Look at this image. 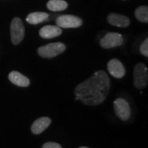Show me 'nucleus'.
Returning a JSON list of instances; mask_svg holds the SVG:
<instances>
[{
	"label": "nucleus",
	"mask_w": 148,
	"mask_h": 148,
	"mask_svg": "<svg viewBox=\"0 0 148 148\" xmlns=\"http://www.w3.org/2000/svg\"><path fill=\"white\" fill-rule=\"evenodd\" d=\"M66 45L64 43L57 42L48 44L38 49V53L40 57L46 58H54L65 51Z\"/></svg>",
	"instance_id": "f03ea898"
},
{
	"label": "nucleus",
	"mask_w": 148,
	"mask_h": 148,
	"mask_svg": "<svg viewBox=\"0 0 148 148\" xmlns=\"http://www.w3.org/2000/svg\"><path fill=\"white\" fill-rule=\"evenodd\" d=\"M42 148H62V147L58 143H53V142H49L45 143L43 145Z\"/></svg>",
	"instance_id": "f3484780"
},
{
	"label": "nucleus",
	"mask_w": 148,
	"mask_h": 148,
	"mask_svg": "<svg viewBox=\"0 0 148 148\" xmlns=\"http://www.w3.org/2000/svg\"><path fill=\"white\" fill-rule=\"evenodd\" d=\"M114 108L116 115L123 121L127 120L131 116L130 106L123 98H118L114 102Z\"/></svg>",
	"instance_id": "423d86ee"
},
{
	"label": "nucleus",
	"mask_w": 148,
	"mask_h": 148,
	"mask_svg": "<svg viewBox=\"0 0 148 148\" xmlns=\"http://www.w3.org/2000/svg\"><path fill=\"white\" fill-rule=\"evenodd\" d=\"M107 69L110 74L116 78H122L123 77H124L126 73L123 64H122L121 61L116 58H113L109 61L107 64Z\"/></svg>",
	"instance_id": "6e6552de"
},
{
	"label": "nucleus",
	"mask_w": 148,
	"mask_h": 148,
	"mask_svg": "<svg viewBox=\"0 0 148 148\" xmlns=\"http://www.w3.org/2000/svg\"><path fill=\"white\" fill-rule=\"evenodd\" d=\"M11 40L13 45H18L25 36V27L19 17L12 19L10 26Z\"/></svg>",
	"instance_id": "20e7f679"
},
{
	"label": "nucleus",
	"mask_w": 148,
	"mask_h": 148,
	"mask_svg": "<svg viewBox=\"0 0 148 148\" xmlns=\"http://www.w3.org/2000/svg\"><path fill=\"white\" fill-rule=\"evenodd\" d=\"M124 44V39L119 33L110 32L107 33L100 41V45L104 49L119 47Z\"/></svg>",
	"instance_id": "39448f33"
},
{
	"label": "nucleus",
	"mask_w": 148,
	"mask_h": 148,
	"mask_svg": "<svg viewBox=\"0 0 148 148\" xmlns=\"http://www.w3.org/2000/svg\"><path fill=\"white\" fill-rule=\"evenodd\" d=\"M135 16L139 21L147 23L148 22V8L147 6L138 7L135 10Z\"/></svg>",
	"instance_id": "2eb2a0df"
},
{
	"label": "nucleus",
	"mask_w": 148,
	"mask_h": 148,
	"mask_svg": "<svg viewBox=\"0 0 148 148\" xmlns=\"http://www.w3.org/2000/svg\"><path fill=\"white\" fill-rule=\"evenodd\" d=\"M62 34V29L57 26H45L43 27L40 32L39 35L40 36L44 39H52L54 37H57Z\"/></svg>",
	"instance_id": "9d476101"
},
{
	"label": "nucleus",
	"mask_w": 148,
	"mask_h": 148,
	"mask_svg": "<svg viewBox=\"0 0 148 148\" xmlns=\"http://www.w3.org/2000/svg\"><path fill=\"white\" fill-rule=\"evenodd\" d=\"M56 25L60 28H77L82 25V20L73 15H62L57 18Z\"/></svg>",
	"instance_id": "0eeeda50"
},
{
	"label": "nucleus",
	"mask_w": 148,
	"mask_h": 148,
	"mask_svg": "<svg viewBox=\"0 0 148 148\" xmlns=\"http://www.w3.org/2000/svg\"><path fill=\"white\" fill-rule=\"evenodd\" d=\"M110 89V80L106 72L99 70L75 88V95L84 105L95 106L105 101Z\"/></svg>",
	"instance_id": "f257e3e1"
},
{
	"label": "nucleus",
	"mask_w": 148,
	"mask_h": 148,
	"mask_svg": "<svg viewBox=\"0 0 148 148\" xmlns=\"http://www.w3.org/2000/svg\"><path fill=\"white\" fill-rule=\"evenodd\" d=\"M140 52L142 53L143 55L147 57L148 56V39L146 38L145 40L142 43L141 46H140Z\"/></svg>",
	"instance_id": "dca6fc26"
},
{
	"label": "nucleus",
	"mask_w": 148,
	"mask_h": 148,
	"mask_svg": "<svg viewBox=\"0 0 148 148\" xmlns=\"http://www.w3.org/2000/svg\"><path fill=\"white\" fill-rule=\"evenodd\" d=\"M47 8L53 12L64 11L68 8V3L64 0H49L47 3Z\"/></svg>",
	"instance_id": "4468645a"
},
{
	"label": "nucleus",
	"mask_w": 148,
	"mask_h": 148,
	"mask_svg": "<svg viewBox=\"0 0 148 148\" xmlns=\"http://www.w3.org/2000/svg\"><path fill=\"white\" fill-rule=\"evenodd\" d=\"M134 86L137 89L145 88L148 83V69L144 64H138L133 71Z\"/></svg>",
	"instance_id": "7ed1b4c3"
},
{
	"label": "nucleus",
	"mask_w": 148,
	"mask_h": 148,
	"mask_svg": "<svg viewBox=\"0 0 148 148\" xmlns=\"http://www.w3.org/2000/svg\"><path fill=\"white\" fill-rule=\"evenodd\" d=\"M8 79L12 83L21 87H27L30 85V80L19 72L12 71L8 75Z\"/></svg>",
	"instance_id": "9b49d317"
},
{
	"label": "nucleus",
	"mask_w": 148,
	"mask_h": 148,
	"mask_svg": "<svg viewBox=\"0 0 148 148\" xmlns=\"http://www.w3.org/2000/svg\"><path fill=\"white\" fill-rule=\"evenodd\" d=\"M107 21L112 26L119 27H127L130 24V20L127 16L117 13L109 14L107 16Z\"/></svg>",
	"instance_id": "1a4fd4ad"
},
{
	"label": "nucleus",
	"mask_w": 148,
	"mask_h": 148,
	"mask_svg": "<svg viewBox=\"0 0 148 148\" xmlns=\"http://www.w3.org/2000/svg\"><path fill=\"white\" fill-rule=\"evenodd\" d=\"M51 123V119L48 117H41L36 119L32 125L31 130L34 134H40L43 132Z\"/></svg>",
	"instance_id": "f8f14e48"
},
{
	"label": "nucleus",
	"mask_w": 148,
	"mask_h": 148,
	"mask_svg": "<svg viewBox=\"0 0 148 148\" xmlns=\"http://www.w3.org/2000/svg\"><path fill=\"white\" fill-rule=\"evenodd\" d=\"M49 18V14L43 12H35L30 13L27 16L26 20L28 23L32 25H37L39 23H41L43 21H46Z\"/></svg>",
	"instance_id": "ddd939ff"
},
{
	"label": "nucleus",
	"mask_w": 148,
	"mask_h": 148,
	"mask_svg": "<svg viewBox=\"0 0 148 148\" xmlns=\"http://www.w3.org/2000/svg\"><path fill=\"white\" fill-rule=\"evenodd\" d=\"M79 148H88V147H81Z\"/></svg>",
	"instance_id": "a211bd4d"
}]
</instances>
